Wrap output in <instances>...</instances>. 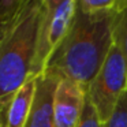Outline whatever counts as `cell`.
I'll list each match as a JSON object with an SVG mask.
<instances>
[{
  "label": "cell",
  "mask_w": 127,
  "mask_h": 127,
  "mask_svg": "<svg viewBox=\"0 0 127 127\" xmlns=\"http://www.w3.org/2000/svg\"><path fill=\"white\" fill-rule=\"evenodd\" d=\"M118 14L89 15L77 6L71 28L48 62L45 72L59 79H72L88 90L113 45Z\"/></svg>",
  "instance_id": "cell-1"
},
{
  "label": "cell",
  "mask_w": 127,
  "mask_h": 127,
  "mask_svg": "<svg viewBox=\"0 0 127 127\" xmlns=\"http://www.w3.org/2000/svg\"><path fill=\"white\" fill-rule=\"evenodd\" d=\"M42 0H29L17 25L0 41V127L15 93L32 71Z\"/></svg>",
  "instance_id": "cell-2"
},
{
  "label": "cell",
  "mask_w": 127,
  "mask_h": 127,
  "mask_svg": "<svg viewBox=\"0 0 127 127\" xmlns=\"http://www.w3.org/2000/svg\"><path fill=\"white\" fill-rule=\"evenodd\" d=\"M77 1L78 0H42L32 75L40 77L45 72L48 62L71 28L77 12Z\"/></svg>",
  "instance_id": "cell-3"
},
{
  "label": "cell",
  "mask_w": 127,
  "mask_h": 127,
  "mask_svg": "<svg viewBox=\"0 0 127 127\" xmlns=\"http://www.w3.org/2000/svg\"><path fill=\"white\" fill-rule=\"evenodd\" d=\"M124 92H127V63L120 48L113 42L104 64L88 86L86 93L100 124L109 120Z\"/></svg>",
  "instance_id": "cell-4"
},
{
  "label": "cell",
  "mask_w": 127,
  "mask_h": 127,
  "mask_svg": "<svg viewBox=\"0 0 127 127\" xmlns=\"http://www.w3.org/2000/svg\"><path fill=\"white\" fill-rule=\"evenodd\" d=\"M86 90L72 79L59 81L53 96L55 127H77L86 102Z\"/></svg>",
  "instance_id": "cell-5"
},
{
  "label": "cell",
  "mask_w": 127,
  "mask_h": 127,
  "mask_svg": "<svg viewBox=\"0 0 127 127\" xmlns=\"http://www.w3.org/2000/svg\"><path fill=\"white\" fill-rule=\"evenodd\" d=\"M59 78L49 72L38 77L34 102L25 127H55L53 122V96Z\"/></svg>",
  "instance_id": "cell-6"
},
{
  "label": "cell",
  "mask_w": 127,
  "mask_h": 127,
  "mask_svg": "<svg viewBox=\"0 0 127 127\" xmlns=\"http://www.w3.org/2000/svg\"><path fill=\"white\" fill-rule=\"evenodd\" d=\"M38 77L29 75L22 88L15 93L6 115L4 127H25L34 102Z\"/></svg>",
  "instance_id": "cell-7"
},
{
  "label": "cell",
  "mask_w": 127,
  "mask_h": 127,
  "mask_svg": "<svg viewBox=\"0 0 127 127\" xmlns=\"http://www.w3.org/2000/svg\"><path fill=\"white\" fill-rule=\"evenodd\" d=\"M29 0H0V41L12 30Z\"/></svg>",
  "instance_id": "cell-8"
},
{
  "label": "cell",
  "mask_w": 127,
  "mask_h": 127,
  "mask_svg": "<svg viewBox=\"0 0 127 127\" xmlns=\"http://www.w3.org/2000/svg\"><path fill=\"white\" fill-rule=\"evenodd\" d=\"M127 0H78L77 6L82 12L89 15H105L118 14L126 6Z\"/></svg>",
  "instance_id": "cell-9"
},
{
  "label": "cell",
  "mask_w": 127,
  "mask_h": 127,
  "mask_svg": "<svg viewBox=\"0 0 127 127\" xmlns=\"http://www.w3.org/2000/svg\"><path fill=\"white\" fill-rule=\"evenodd\" d=\"M113 42L120 48L127 63V3L116 15L113 23Z\"/></svg>",
  "instance_id": "cell-10"
},
{
  "label": "cell",
  "mask_w": 127,
  "mask_h": 127,
  "mask_svg": "<svg viewBox=\"0 0 127 127\" xmlns=\"http://www.w3.org/2000/svg\"><path fill=\"white\" fill-rule=\"evenodd\" d=\"M100 127H127V92L122 94L109 120L100 124Z\"/></svg>",
  "instance_id": "cell-11"
},
{
  "label": "cell",
  "mask_w": 127,
  "mask_h": 127,
  "mask_svg": "<svg viewBox=\"0 0 127 127\" xmlns=\"http://www.w3.org/2000/svg\"><path fill=\"white\" fill-rule=\"evenodd\" d=\"M77 127H100V120L96 115V111H94L93 105L88 100V97H86V102H85V107H83L81 120Z\"/></svg>",
  "instance_id": "cell-12"
}]
</instances>
